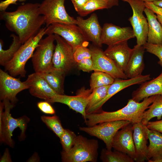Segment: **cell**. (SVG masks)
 Here are the masks:
<instances>
[{"label":"cell","instance_id":"e575fe53","mask_svg":"<svg viewBox=\"0 0 162 162\" xmlns=\"http://www.w3.org/2000/svg\"><path fill=\"white\" fill-rule=\"evenodd\" d=\"M74 57L76 63L86 58H92L90 50L86 46H79L74 51Z\"/></svg>","mask_w":162,"mask_h":162},{"label":"cell","instance_id":"ee69618b","mask_svg":"<svg viewBox=\"0 0 162 162\" xmlns=\"http://www.w3.org/2000/svg\"><path fill=\"white\" fill-rule=\"evenodd\" d=\"M107 2L109 8L113 6L118 5V0H105Z\"/></svg>","mask_w":162,"mask_h":162},{"label":"cell","instance_id":"7bdbcfd3","mask_svg":"<svg viewBox=\"0 0 162 162\" xmlns=\"http://www.w3.org/2000/svg\"><path fill=\"white\" fill-rule=\"evenodd\" d=\"M8 149L6 148L0 160V162H12Z\"/></svg>","mask_w":162,"mask_h":162},{"label":"cell","instance_id":"7dc6e473","mask_svg":"<svg viewBox=\"0 0 162 162\" xmlns=\"http://www.w3.org/2000/svg\"><path fill=\"white\" fill-rule=\"evenodd\" d=\"M157 16L158 20L160 23L162 27V16L158 14H157Z\"/></svg>","mask_w":162,"mask_h":162},{"label":"cell","instance_id":"d6a6232c","mask_svg":"<svg viewBox=\"0 0 162 162\" xmlns=\"http://www.w3.org/2000/svg\"><path fill=\"white\" fill-rule=\"evenodd\" d=\"M110 86L98 87L92 91V93L88 96L89 101L86 110L95 105L105 97Z\"/></svg>","mask_w":162,"mask_h":162},{"label":"cell","instance_id":"ffe728a7","mask_svg":"<svg viewBox=\"0 0 162 162\" xmlns=\"http://www.w3.org/2000/svg\"><path fill=\"white\" fill-rule=\"evenodd\" d=\"M88 96L83 94L74 96L56 94L51 99L45 101L50 103L57 102L65 104L70 109L81 114L85 120L89 101Z\"/></svg>","mask_w":162,"mask_h":162},{"label":"cell","instance_id":"d4e9b609","mask_svg":"<svg viewBox=\"0 0 162 162\" xmlns=\"http://www.w3.org/2000/svg\"><path fill=\"white\" fill-rule=\"evenodd\" d=\"M146 129L149 142L147 160L148 162H158L162 159V134L149 129L146 126Z\"/></svg>","mask_w":162,"mask_h":162},{"label":"cell","instance_id":"74e56055","mask_svg":"<svg viewBox=\"0 0 162 162\" xmlns=\"http://www.w3.org/2000/svg\"><path fill=\"white\" fill-rule=\"evenodd\" d=\"M37 106L38 109L44 113L50 115L55 113V110L50 103L46 101L38 102Z\"/></svg>","mask_w":162,"mask_h":162},{"label":"cell","instance_id":"2e32d148","mask_svg":"<svg viewBox=\"0 0 162 162\" xmlns=\"http://www.w3.org/2000/svg\"><path fill=\"white\" fill-rule=\"evenodd\" d=\"M133 133L132 123L120 129L114 138L112 147L115 150L127 154L134 160L136 154Z\"/></svg>","mask_w":162,"mask_h":162},{"label":"cell","instance_id":"5b68a950","mask_svg":"<svg viewBox=\"0 0 162 162\" xmlns=\"http://www.w3.org/2000/svg\"><path fill=\"white\" fill-rule=\"evenodd\" d=\"M98 141L89 139L82 135L77 136L74 145L68 152H61L64 162H95L98 155Z\"/></svg>","mask_w":162,"mask_h":162},{"label":"cell","instance_id":"e0dca14e","mask_svg":"<svg viewBox=\"0 0 162 162\" xmlns=\"http://www.w3.org/2000/svg\"><path fill=\"white\" fill-rule=\"evenodd\" d=\"M76 19V25L82 31L88 41L95 46L101 47L100 38L102 28L100 24L97 14H92L86 19L78 16Z\"/></svg>","mask_w":162,"mask_h":162},{"label":"cell","instance_id":"7402d4cb","mask_svg":"<svg viewBox=\"0 0 162 162\" xmlns=\"http://www.w3.org/2000/svg\"><path fill=\"white\" fill-rule=\"evenodd\" d=\"M145 50L143 45L137 44L132 49L130 57L124 71L128 78H134L142 75L145 67L144 55Z\"/></svg>","mask_w":162,"mask_h":162},{"label":"cell","instance_id":"4316f807","mask_svg":"<svg viewBox=\"0 0 162 162\" xmlns=\"http://www.w3.org/2000/svg\"><path fill=\"white\" fill-rule=\"evenodd\" d=\"M148 109L144 112L141 122L146 125L151 119L156 117L160 120L162 117V95H156L155 98L148 107Z\"/></svg>","mask_w":162,"mask_h":162},{"label":"cell","instance_id":"3957f363","mask_svg":"<svg viewBox=\"0 0 162 162\" xmlns=\"http://www.w3.org/2000/svg\"><path fill=\"white\" fill-rule=\"evenodd\" d=\"M0 103V140L1 142L5 143L13 148L14 142L12 139L14 130L19 128L21 133L19 140L22 141L26 137V132L30 118L24 115L17 118L13 117L10 113L14 106L9 100L5 99Z\"/></svg>","mask_w":162,"mask_h":162},{"label":"cell","instance_id":"6da1fadb","mask_svg":"<svg viewBox=\"0 0 162 162\" xmlns=\"http://www.w3.org/2000/svg\"><path fill=\"white\" fill-rule=\"evenodd\" d=\"M40 5L28 3L13 12L0 11V19L4 21L9 30L16 34L22 44L35 37L45 23L44 16L39 13Z\"/></svg>","mask_w":162,"mask_h":162},{"label":"cell","instance_id":"9c48e42d","mask_svg":"<svg viewBox=\"0 0 162 162\" xmlns=\"http://www.w3.org/2000/svg\"><path fill=\"white\" fill-rule=\"evenodd\" d=\"M132 123L128 120L105 122L91 126L80 127V130L102 140L106 149L111 150L114 138L117 132L128 124Z\"/></svg>","mask_w":162,"mask_h":162},{"label":"cell","instance_id":"8fae6325","mask_svg":"<svg viewBox=\"0 0 162 162\" xmlns=\"http://www.w3.org/2000/svg\"><path fill=\"white\" fill-rule=\"evenodd\" d=\"M54 34L56 45L52 60L53 66L65 74L76 64L74 57V51L62 37Z\"/></svg>","mask_w":162,"mask_h":162},{"label":"cell","instance_id":"d6986e66","mask_svg":"<svg viewBox=\"0 0 162 162\" xmlns=\"http://www.w3.org/2000/svg\"><path fill=\"white\" fill-rule=\"evenodd\" d=\"M146 126L141 122L132 124L136 154L134 161L136 162H143L147 160L148 137Z\"/></svg>","mask_w":162,"mask_h":162},{"label":"cell","instance_id":"44dd1931","mask_svg":"<svg viewBox=\"0 0 162 162\" xmlns=\"http://www.w3.org/2000/svg\"><path fill=\"white\" fill-rule=\"evenodd\" d=\"M132 49L128 45V41L109 46L104 51L108 57L113 61L124 72L130 57Z\"/></svg>","mask_w":162,"mask_h":162},{"label":"cell","instance_id":"52a82bcc","mask_svg":"<svg viewBox=\"0 0 162 162\" xmlns=\"http://www.w3.org/2000/svg\"><path fill=\"white\" fill-rule=\"evenodd\" d=\"M65 0H44L40 5V14L45 18L46 27L55 23L75 24L76 19L70 16L64 7Z\"/></svg>","mask_w":162,"mask_h":162},{"label":"cell","instance_id":"5bb4252c","mask_svg":"<svg viewBox=\"0 0 162 162\" xmlns=\"http://www.w3.org/2000/svg\"><path fill=\"white\" fill-rule=\"evenodd\" d=\"M132 28L121 27L111 23H105L102 27L100 38L102 44L114 45L135 38Z\"/></svg>","mask_w":162,"mask_h":162},{"label":"cell","instance_id":"b9f144b4","mask_svg":"<svg viewBox=\"0 0 162 162\" xmlns=\"http://www.w3.org/2000/svg\"><path fill=\"white\" fill-rule=\"evenodd\" d=\"M74 9L77 12L87 3L88 0H71Z\"/></svg>","mask_w":162,"mask_h":162},{"label":"cell","instance_id":"836d02e7","mask_svg":"<svg viewBox=\"0 0 162 162\" xmlns=\"http://www.w3.org/2000/svg\"><path fill=\"white\" fill-rule=\"evenodd\" d=\"M77 136L73 131L68 129H64L59 138L63 148V151L68 152L73 146Z\"/></svg>","mask_w":162,"mask_h":162},{"label":"cell","instance_id":"d590c367","mask_svg":"<svg viewBox=\"0 0 162 162\" xmlns=\"http://www.w3.org/2000/svg\"><path fill=\"white\" fill-rule=\"evenodd\" d=\"M143 46L146 51L157 56L159 60L158 63L162 67V45L150 44L146 42Z\"/></svg>","mask_w":162,"mask_h":162},{"label":"cell","instance_id":"277c9868","mask_svg":"<svg viewBox=\"0 0 162 162\" xmlns=\"http://www.w3.org/2000/svg\"><path fill=\"white\" fill-rule=\"evenodd\" d=\"M46 27L42 28L38 34L20 46L13 58L7 62L4 66L5 70L12 76H26L25 64L28 60L32 58L40 40L45 34Z\"/></svg>","mask_w":162,"mask_h":162},{"label":"cell","instance_id":"1f68e13d","mask_svg":"<svg viewBox=\"0 0 162 162\" xmlns=\"http://www.w3.org/2000/svg\"><path fill=\"white\" fill-rule=\"evenodd\" d=\"M42 121L59 138L64 132V129L59 117L56 115L52 116H42L41 117Z\"/></svg>","mask_w":162,"mask_h":162},{"label":"cell","instance_id":"f35d334b","mask_svg":"<svg viewBox=\"0 0 162 162\" xmlns=\"http://www.w3.org/2000/svg\"><path fill=\"white\" fill-rule=\"evenodd\" d=\"M149 129L154 130L162 134V120L149 122L146 125Z\"/></svg>","mask_w":162,"mask_h":162},{"label":"cell","instance_id":"f546056e","mask_svg":"<svg viewBox=\"0 0 162 162\" xmlns=\"http://www.w3.org/2000/svg\"><path fill=\"white\" fill-rule=\"evenodd\" d=\"M100 159L104 162H134V160L128 155L115 150L112 151L107 149H102Z\"/></svg>","mask_w":162,"mask_h":162},{"label":"cell","instance_id":"681fc988","mask_svg":"<svg viewBox=\"0 0 162 162\" xmlns=\"http://www.w3.org/2000/svg\"><path fill=\"white\" fill-rule=\"evenodd\" d=\"M158 162H162V159L158 161Z\"/></svg>","mask_w":162,"mask_h":162},{"label":"cell","instance_id":"8992f818","mask_svg":"<svg viewBox=\"0 0 162 162\" xmlns=\"http://www.w3.org/2000/svg\"><path fill=\"white\" fill-rule=\"evenodd\" d=\"M54 34L48 35L39 41L32 57L35 72H47L53 67L52 60L55 46Z\"/></svg>","mask_w":162,"mask_h":162},{"label":"cell","instance_id":"c3c4849f","mask_svg":"<svg viewBox=\"0 0 162 162\" xmlns=\"http://www.w3.org/2000/svg\"><path fill=\"white\" fill-rule=\"evenodd\" d=\"M144 2H153L154 1L158 0H140Z\"/></svg>","mask_w":162,"mask_h":162},{"label":"cell","instance_id":"cb8c5ba5","mask_svg":"<svg viewBox=\"0 0 162 162\" xmlns=\"http://www.w3.org/2000/svg\"><path fill=\"white\" fill-rule=\"evenodd\" d=\"M144 12L148 21V32L147 42L162 45V27L157 15L149 8L146 7Z\"/></svg>","mask_w":162,"mask_h":162},{"label":"cell","instance_id":"f1b7e54d","mask_svg":"<svg viewBox=\"0 0 162 162\" xmlns=\"http://www.w3.org/2000/svg\"><path fill=\"white\" fill-rule=\"evenodd\" d=\"M90 77V92L94 88L104 86H110L115 79L110 74L103 72L94 71Z\"/></svg>","mask_w":162,"mask_h":162},{"label":"cell","instance_id":"603a6c76","mask_svg":"<svg viewBox=\"0 0 162 162\" xmlns=\"http://www.w3.org/2000/svg\"><path fill=\"white\" fill-rule=\"evenodd\" d=\"M141 83L138 88L132 92V99L139 102L153 95H162V71L157 77Z\"/></svg>","mask_w":162,"mask_h":162},{"label":"cell","instance_id":"9a60e30c","mask_svg":"<svg viewBox=\"0 0 162 162\" xmlns=\"http://www.w3.org/2000/svg\"><path fill=\"white\" fill-rule=\"evenodd\" d=\"M151 79L150 74L141 75L134 78L127 79H115L114 82L110 86L105 97L95 105L86 110V113L98 112L109 99L124 89L134 85L141 84Z\"/></svg>","mask_w":162,"mask_h":162},{"label":"cell","instance_id":"60d3db41","mask_svg":"<svg viewBox=\"0 0 162 162\" xmlns=\"http://www.w3.org/2000/svg\"><path fill=\"white\" fill-rule=\"evenodd\" d=\"M146 7L151 9L154 13L162 16V8L159 7L153 2H144Z\"/></svg>","mask_w":162,"mask_h":162},{"label":"cell","instance_id":"f6af8a7d","mask_svg":"<svg viewBox=\"0 0 162 162\" xmlns=\"http://www.w3.org/2000/svg\"><path fill=\"white\" fill-rule=\"evenodd\" d=\"M39 157L37 153H34L28 160V162L39 161Z\"/></svg>","mask_w":162,"mask_h":162},{"label":"cell","instance_id":"bcb514c9","mask_svg":"<svg viewBox=\"0 0 162 162\" xmlns=\"http://www.w3.org/2000/svg\"><path fill=\"white\" fill-rule=\"evenodd\" d=\"M155 5L162 8V0H158L153 2Z\"/></svg>","mask_w":162,"mask_h":162},{"label":"cell","instance_id":"ac0fdd59","mask_svg":"<svg viewBox=\"0 0 162 162\" xmlns=\"http://www.w3.org/2000/svg\"><path fill=\"white\" fill-rule=\"evenodd\" d=\"M23 82L28 87L30 94L36 97L47 100L57 94L45 79L36 72L29 75Z\"/></svg>","mask_w":162,"mask_h":162},{"label":"cell","instance_id":"7a4b0ae2","mask_svg":"<svg viewBox=\"0 0 162 162\" xmlns=\"http://www.w3.org/2000/svg\"><path fill=\"white\" fill-rule=\"evenodd\" d=\"M156 95L144 98L137 102L132 98L122 108L113 112L102 111L86 114L85 122L88 126L101 123L119 120H128L132 124L141 122L143 114L154 100Z\"/></svg>","mask_w":162,"mask_h":162},{"label":"cell","instance_id":"4dcf8cb0","mask_svg":"<svg viewBox=\"0 0 162 162\" xmlns=\"http://www.w3.org/2000/svg\"><path fill=\"white\" fill-rule=\"evenodd\" d=\"M109 8L108 4L105 0H88L77 12L80 16H84L96 10Z\"/></svg>","mask_w":162,"mask_h":162},{"label":"cell","instance_id":"ba28073f","mask_svg":"<svg viewBox=\"0 0 162 162\" xmlns=\"http://www.w3.org/2000/svg\"><path fill=\"white\" fill-rule=\"evenodd\" d=\"M58 35L72 47L74 52L80 46L87 47L89 41L82 30L76 24L55 23L46 28L45 34Z\"/></svg>","mask_w":162,"mask_h":162},{"label":"cell","instance_id":"7c38bea8","mask_svg":"<svg viewBox=\"0 0 162 162\" xmlns=\"http://www.w3.org/2000/svg\"><path fill=\"white\" fill-rule=\"evenodd\" d=\"M89 49L93 63L92 70L104 72L115 79H128L124 72L113 61L106 55L100 47L94 45L91 46Z\"/></svg>","mask_w":162,"mask_h":162},{"label":"cell","instance_id":"30bf717a","mask_svg":"<svg viewBox=\"0 0 162 162\" xmlns=\"http://www.w3.org/2000/svg\"><path fill=\"white\" fill-rule=\"evenodd\" d=\"M128 2L133 11L132 16L128 19L136 39V44L143 45L147 41L148 23L143 14L146 8L144 2L140 0H122Z\"/></svg>","mask_w":162,"mask_h":162},{"label":"cell","instance_id":"4fadbf2b","mask_svg":"<svg viewBox=\"0 0 162 162\" xmlns=\"http://www.w3.org/2000/svg\"><path fill=\"white\" fill-rule=\"evenodd\" d=\"M28 87L7 72L0 69V99L9 100L14 104L18 101L16 96L20 92L28 89Z\"/></svg>","mask_w":162,"mask_h":162},{"label":"cell","instance_id":"ab89813d","mask_svg":"<svg viewBox=\"0 0 162 162\" xmlns=\"http://www.w3.org/2000/svg\"><path fill=\"white\" fill-rule=\"evenodd\" d=\"M27 0H5L1 1L0 3V11H5L8 7L11 4H16V2L19 1L20 2H25Z\"/></svg>","mask_w":162,"mask_h":162},{"label":"cell","instance_id":"8d00e7d4","mask_svg":"<svg viewBox=\"0 0 162 162\" xmlns=\"http://www.w3.org/2000/svg\"><path fill=\"white\" fill-rule=\"evenodd\" d=\"M93 64L92 58H86L76 63V64L79 69L86 72H89L92 70Z\"/></svg>","mask_w":162,"mask_h":162},{"label":"cell","instance_id":"484cf974","mask_svg":"<svg viewBox=\"0 0 162 162\" xmlns=\"http://www.w3.org/2000/svg\"><path fill=\"white\" fill-rule=\"evenodd\" d=\"M38 74L45 79L57 94H64V84L65 74L53 67L47 72Z\"/></svg>","mask_w":162,"mask_h":162},{"label":"cell","instance_id":"83f0119b","mask_svg":"<svg viewBox=\"0 0 162 162\" xmlns=\"http://www.w3.org/2000/svg\"><path fill=\"white\" fill-rule=\"evenodd\" d=\"M10 37L12 38L13 41L8 49H3V41L1 39L0 40V64L4 67L7 62L12 59L22 44L17 35L12 34Z\"/></svg>","mask_w":162,"mask_h":162}]
</instances>
